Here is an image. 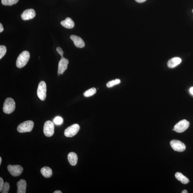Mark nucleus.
Returning a JSON list of instances; mask_svg holds the SVG:
<instances>
[{"label": "nucleus", "instance_id": "f257e3e1", "mask_svg": "<svg viewBox=\"0 0 193 193\" xmlns=\"http://www.w3.org/2000/svg\"><path fill=\"white\" fill-rule=\"evenodd\" d=\"M30 53L27 51H24L19 54L16 61V66L18 68H23L27 64L30 58Z\"/></svg>", "mask_w": 193, "mask_h": 193}, {"label": "nucleus", "instance_id": "f03ea898", "mask_svg": "<svg viewBox=\"0 0 193 193\" xmlns=\"http://www.w3.org/2000/svg\"><path fill=\"white\" fill-rule=\"evenodd\" d=\"M16 108V103L15 101L11 98H8L4 102L3 111L8 114L11 113L15 111Z\"/></svg>", "mask_w": 193, "mask_h": 193}, {"label": "nucleus", "instance_id": "7ed1b4c3", "mask_svg": "<svg viewBox=\"0 0 193 193\" xmlns=\"http://www.w3.org/2000/svg\"><path fill=\"white\" fill-rule=\"evenodd\" d=\"M33 121H27L20 124L17 127V131L20 133H24L30 132L32 131L34 127Z\"/></svg>", "mask_w": 193, "mask_h": 193}, {"label": "nucleus", "instance_id": "20e7f679", "mask_svg": "<svg viewBox=\"0 0 193 193\" xmlns=\"http://www.w3.org/2000/svg\"><path fill=\"white\" fill-rule=\"evenodd\" d=\"M189 125V122L186 119L182 120L174 126V131L177 133H183L188 129Z\"/></svg>", "mask_w": 193, "mask_h": 193}, {"label": "nucleus", "instance_id": "39448f33", "mask_svg": "<svg viewBox=\"0 0 193 193\" xmlns=\"http://www.w3.org/2000/svg\"><path fill=\"white\" fill-rule=\"evenodd\" d=\"M47 87L45 82H40L38 84L37 95L38 98L42 101H44L46 97Z\"/></svg>", "mask_w": 193, "mask_h": 193}, {"label": "nucleus", "instance_id": "423d86ee", "mask_svg": "<svg viewBox=\"0 0 193 193\" xmlns=\"http://www.w3.org/2000/svg\"><path fill=\"white\" fill-rule=\"evenodd\" d=\"M80 129V126L77 124H74L67 128L64 132V135L68 137L74 136L78 133Z\"/></svg>", "mask_w": 193, "mask_h": 193}, {"label": "nucleus", "instance_id": "0eeeda50", "mask_svg": "<svg viewBox=\"0 0 193 193\" xmlns=\"http://www.w3.org/2000/svg\"><path fill=\"white\" fill-rule=\"evenodd\" d=\"M44 133L47 137H50L54 133V125L53 122L50 121H47L45 123L43 129Z\"/></svg>", "mask_w": 193, "mask_h": 193}, {"label": "nucleus", "instance_id": "6e6552de", "mask_svg": "<svg viewBox=\"0 0 193 193\" xmlns=\"http://www.w3.org/2000/svg\"><path fill=\"white\" fill-rule=\"evenodd\" d=\"M170 145L174 151L182 152L186 149V147L184 143L178 140H174L171 141Z\"/></svg>", "mask_w": 193, "mask_h": 193}, {"label": "nucleus", "instance_id": "1a4fd4ad", "mask_svg": "<svg viewBox=\"0 0 193 193\" xmlns=\"http://www.w3.org/2000/svg\"><path fill=\"white\" fill-rule=\"evenodd\" d=\"M8 171L12 176L17 177L20 176L23 171V168L19 165H9L7 167Z\"/></svg>", "mask_w": 193, "mask_h": 193}, {"label": "nucleus", "instance_id": "9d476101", "mask_svg": "<svg viewBox=\"0 0 193 193\" xmlns=\"http://www.w3.org/2000/svg\"><path fill=\"white\" fill-rule=\"evenodd\" d=\"M69 61L68 59L64 57H61L60 60L59 62L58 71V76L62 74L67 68Z\"/></svg>", "mask_w": 193, "mask_h": 193}, {"label": "nucleus", "instance_id": "9b49d317", "mask_svg": "<svg viewBox=\"0 0 193 193\" xmlns=\"http://www.w3.org/2000/svg\"><path fill=\"white\" fill-rule=\"evenodd\" d=\"M36 15V12L33 9H30L25 10L22 13V19L24 21L33 19Z\"/></svg>", "mask_w": 193, "mask_h": 193}, {"label": "nucleus", "instance_id": "f8f14e48", "mask_svg": "<svg viewBox=\"0 0 193 193\" xmlns=\"http://www.w3.org/2000/svg\"><path fill=\"white\" fill-rule=\"evenodd\" d=\"M70 38L74 42L75 46L77 48H82L85 46L84 41L80 36L76 35H71L70 36Z\"/></svg>", "mask_w": 193, "mask_h": 193}, {"label": "nucleus", "instance_id": "ddd939ff", "mask_svg": "<svg viewBox=\"0 0 193 193\" xmlns=\"http://www.w3.org/2000/svg\"><path fill=\"white\" fill-rule=\"evenodd\" d=\"M17 193H26L27 183L25 180L22 179L17 183Z\"/></svg>", "mask_w": 193, "mask_h": 193}, {"label": "nucleus", "instance_id": "4468645a", "mask_svg": "<svg viewBox=\"0 0 193 193\" xmlns=\"http://www.w3.org/2000/svg\"><path fill=\"white\" fill-rule=\"evenodd\" d=\"M61 25L65 28L68 29H71L74 27V23L71 18L67 17L65 19L60 22Z\"/></svg>", "mask_w": 193, "mask_h": 193}, {"label": "nucleus", "instance_id": "2eb2a0df", "mask_svg": "<svg viewBox=\"0 0 193 193\" xmlns=\"http://www.w3.org/2000/svg\"><path fill=\"white\" fill-rule=\"evenodd\" d=\"M181 61V59L180 58H173L168 61L167 66L170 68H174L180 64Z\"/></svg>", "mask_w": 193, "mask_h": 193}, {"label": "nucleus", "instance_id": "dca6fc26", "mask_svg": "<svg viewBox=\"0 0 193 193\" xmlns=\"http://www.w3.org/2000/svg\"><path fill=\"white\" fill-rule=\"evenodd\" d=\"M68 159L71 165L74 166L76 165L78 160L77 154L74 152H71L68 155Z\"/></svg>", "mask_w": 193, "mask_h": 193}, {"label": "nucleus", "instance_id": "f3484780", "mask_svg": "<svg viewBox=\"0 0 193 193\" xmlns=\"http://www.w3.org/2000/svg\"><path fill=\"white\" fill-rule=\"evenodd\" d=\"M175 176L177 179L181 182L182 184H188L189 182L188 179L186 177L184 176L181 173L176 172L175 174Z\"/></svg>", "mask_w": 193, "mask_h": 193}, {"label": "nucleus", "instance_id": "a211bd4d", "mask_svg": "<svg viewBox=\"0 0 193 193\" xmlns=\"http://www.w3.org/2000/svg\"><path fill=\"white\" fill-rule=\"evenodd\" d=\"M41 173L44 177L48 178L50 177L52 174V171L48 167H44L41 168Z\"/></svg>", "mask_w": 193, "mask_h": 193}, {"label": "nucleus", "instance_id": "6ab92c4d", "mask_svg": "<svg viewBox=\"0 0 193 193\" xmlns=\"http://www.w3.org/2000/svg\"><path fill=\"white\" fill-rule=\"evenodd\" d=\"M96 92V89L95 88H92L87 90L83 93V95L85 97H88L92 96Z\"/></svg>", "mask_w": 193, "mask_h": 193}, {"label": "nucleus", "instance_id": "aec40b11", "mask_svg": "<svg viewBox=\"0 0 193 193\" xmlns=\"http://www.w3.org/2000/svg\"><path fill=\"white\" fill-rule=\"evenodd\" d=\"M121 82V81L119 79H115V80H113L109 81L107 83L106 86L108 88H111L115 85L119 84Z\"/></svg>", "mask_w": 193, "mask_h": 193}, {"label": "nucleus", "instance_id": "412c9836", "mask_svg": "<svg viewBox=\"0 0 193 193\" xmlns=\"http://www.w3.org/2000/svg\"><path fill=\"white\" fill-rule=\"evenodd\" d=\"M19 0H2V4L5 5L11 6L18 3Z\"/></svg>", "mask_w": 193, "mask_h": 193}, {"label": "nucleus", "instance_id": "4be33fe9", "mask_svg": "<svg viewBox=\"0 0 193 193\" xmlns=\"http://www.w3.org/2000/svg\"><path fill=\"white\" fill-rule=\"evenodd\" d=\"M7 52V48L5 46L1 45L0 46V59L2 58L5 56Z\"/></svg>", "mask_w": 193, "mask_h": 193}, {"label": "nucleus", "instance_id": "5701e85b", "mask_svg": "<svg viewBox=\"0 0 193 193\" xmlns=\"http://www.w3.org/2000/svg\"><path fill=\"white\" fill-rule=\"evenodd\" d=\"M10 188V186L8 182H5V184H4L2 191V193H9Z\"/></svg>", "mask_w": 193, "mask_h": 193}, {"label": "nucleus", "instance_id": "b1692460", "mask_svg": "<svg viewBox=\"0 0 193 193\" xmlns=\"http://www.w3.org/2000/svg\"><path fill=\"white\" fill-rule=\"evenodd\" d=\"M54 122L57 125H60L62 124L63 122V119L62 117H57L53 120Z\"/></svg>", "mask_w": 193, "mask_h": 193}, {"label": "nucleus", "instance_id": "393cba45", "mask_svg": "<svg viewBox=\"0 0 193 193\" xmlns=\"http://www.w3.org/2000/svg\"><path fill=\"white\" fill-rule=\"evenodd\" d=\"M5 184L3 179L1 177H0V192L2 191L3 186Z\"/></svg>", "mask_w": 193, "mask_h": 193}, {"label": "nucleus", "instance_id": "a878e982", "mask_svg": "<svg viewBox=\"0 0 193 193\" xmlns=\"http://www.w3.org/2000/svg\"><path fill=\"white\" fill-rule=\"evenodd\" d=\"M57 51V52L59 54L61 57H64L63 56V54H64V52L62 50V49L60 47H58L56 49Z\"/></svg>", "mask_w": 193, "mask_h": 193}, {"label": "nucleus", "instance_id": "bb28decb", "mask_svg": "<svg viewBox=\"0 0 193 193\" xmlns=\"http://www.w3.org/2000/svg\"><path fill=\"white\" fill-rule=\"evenodd\" d=\"M4 30V28L3 27V26L2 25L1 23L0 24V32L1 33Z\"/></svg>", "mask_w": 193, "mask_h": 193}, {"label": "nucleus", "instance_id": "cd10ccee", "mask_svg": "<svg viewBox=\"0 0 193 193\" xmlns=\"http://www.w3.org/2000/svg\"><path fill=\"white\" fill-rule=\"evenodd\" d=\"M135 1L136 2H137L142 3L145 2L146 0H135Z\"/></svg>", "mask_w": 193, "mask_h": 193}, {"label": "nucleus", "instance_id": "c85d7f7f", "mask_svg": "<svg viewBox=\"0 0 193 193\" xmlns=\"http://www.w3.org/2000/svg\"><path fill=\"white\" fill-rule=\"evenodd\" d=\"M190 92L191 93V94L193 95V87L191 88L190 89Z\"/></svg>", "mask_w": 193, "mask_h": 193}, {"label": "nucleus", "instance_id": "c756f323", "mask_svg": "<svg viewBox=\"0 0 193 193\" xmlns=\"http://www.w3.org/2000/svg\"><path fill=\"white\" fill-rule=\"evenodd\" d=\"M54 193H62V192L60 191L57 190L53 192Z\"/></svg>", "mask_w": 193, "mask_h": 193}, {"label": "nucleus", "instance_id": "7c9ffc66", "mask_svg": "<svg viewBox=\"0 0 193 193\" xmlns=\"http://www.w3.org/2000/svg\"><path fill=\"white\" fill-rule=\"evenodd\" d=\"M188 191L186 190H184L182 191V193H188Z\"/></svg>", "mask_w": 193, "mask_h": 193}, {"label": "nucleus", "instance_id": "2f4dec72", "mask_svg": "<svg viewBox=\"0 0 193 193\" xmlns=\"http://www.w3.org/2000/svg\"><path fill=\"white\" fill-rule=\"evenodd\" d=\"M2 159L1 157H0V164H1L2 163Z\"/></svg>", "mask_w": 193, "mask_h": 193}, {"label": "nucleus", "instance_id": "473e14b6", "mask_svg": "<svg viewBox=\"0 0 193 193\" xmlns=\"http://www.w3.org/2000/svg\"><path fill=\"white\" fill-rule=\"evenodd\" d=\"M192 12H193V10H192Z\"/></svg>", "mask_w": 193, "mask_h": 193}]
</instances>
